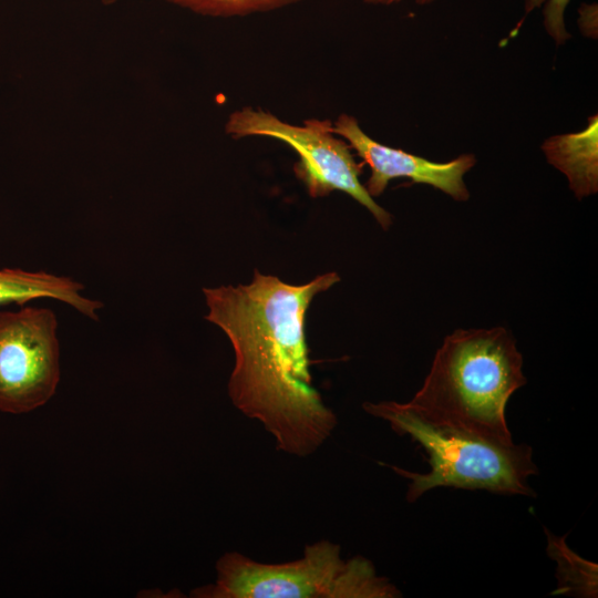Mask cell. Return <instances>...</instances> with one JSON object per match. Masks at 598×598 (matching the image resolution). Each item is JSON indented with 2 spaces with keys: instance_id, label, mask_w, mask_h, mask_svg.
Returning <instances> with one entry per match:
<instances>
[{
  "instance_id": "obj_1",
  "label": "cell",
  "mask_w": 598,
  "mask_h": 598,
  "mask_svg": "<svg viewBox=\"0 0 598 598\" xmlns=\"http://www.w3.org/2000/svg\"><path fill=\"white\" fill-rule=\"evenodd\" d=\"M340 281L322 274L295 286L257 269L248 285L204 288L208 313L231 342L228 395L245 416L275 439L278 450L306 457L331 436L338 420L312 385L306 313L312 299Z\"/></svg>"
},
{
  "instance_id": "obj_2",
  "label": "cell",
  "mask_w": 598,
  "mask_h": 598,
  "mask_svg": "<svg viewBox=\"0 0 598 598\" xmlns=\"http://www.w3.org/2000/svg\"><path fill=\"white\" fill-rule=\"evenodd\" d=\"M525 383L523 357L507 329H457L444 338L423 385L403 404L435 429L509 446L505 409Z\"/></svg>"
},
{
  "instance_id": "obj_3",
  "label": "cell",
  "mask_w": 598,
  "mask_h": 598,
  "mask_svg": "<svg viewBox=\"0 0 598 598\" xmlns=\"http://www.w3.org/2000/svg\"><path fill=\"white\" fill-rule=\"evenodd\" d=\"M216 581L192 591L198 598H392L399 590L363 557L343 559L328 539L306 546L299 559L260 563L237 551L216 563Z\"/></svg>"
},
{
  "instance_id": "obj_4",
  "label": "cell",
  "mask_w": 598,
  "mask_h": 598,
  "mask_svg": "<svg viewBox=\"0 0 598 598\" xmlns=\"http://www.w3.org/2000/svg\"><path fill=\"white\" fill-rule=\"evenodd\" d=\"M363 409L388 421L398 434H409L429 454L431 471L425 474L393 467L411 481L406 493L409 502L440 486L535 496L527 478L538 474V468L529 445L499 446L445 432L426 424L403 403L394 401L367 402Z\"/></svg>"
},
{
  "instance_id": "obj_5",
  "label": "cell",
  "mask_w": 598,
  "mask_h": 598,
  "mask_svg": "<svg viewBox=\"0 0 598 598\" xmlns=\"http://www.w3.org/2000/svg\"><path fill=\"white\" fill-rule=\"evenodd\" d=\"M331 127L329 120L310 118L295 125L267 111L246 106L228 116L225 131L237 140L262 136L283 142L297 153L299 161L293 171L311 197L343 192L364 206L383 229H389L391 214L374 202L360 182L364 165L355 161L349 144Z\"/></svg>"
},
{
  "instance_id": "obj_6",
  "label": "cell",
  "mask_w": 598,
  "mask_h": 598,
  "mask_svg": "<svg viewBox=\"0 0 598 598\" xmlns=\"http://www.w3.org/2000/svg\"><path fill=\"white\" fill-rule=\"evenodd\" d=\"M58 319L53 310H0V411L23 414L44 405L60 381Z\"/></svg>"
},
{
  "instance_id": "obj_7",
  "label": "cell",
  "mask_w": 598,
  "mask_h": 598,
  "mask_svg": "<svg viewBox=\"0 0 598 598\" xmlns=\"http://www.w3.org/2000/svg\"><path fill=\"white\" fill-rule=\"evenodd\" d=\"M331 130L370 167L371 174L363 185L371 197L382 195L392 179L404 177L440 189L457 202L470 198L464 176L476 163L473 154L444 163L432 162L374 141L362 131L357 118L348 114L339 115Z\"/></svg>"
},
{
  "instance_id": "obj_8",
  "label": "cell",
  "mask_w": 598,
  "mask_h": 598,
  "mask_svg": "<svg viewBox=\"0 0 598 598\" xmlns=\"http://www.w3.org/2000/svg\"><path fill=\"white\" fill-rule=\"evenodd\" d=\"M84 288L79 281L47 271H28L20 268L0 269V307L9 303L23 305L39 298L62 301L83 316L99 320L103 303L81 295Z\"/></svg>"
},
{
  "instance_id": "obj_9",
  "label": "cell",
  "mask_w": 598,
  "mask_h": 598,
  "mask_svg": "<svg viewBox=\"0 0 598 598\" xmlns=\"http://www.w3.org/2000/svg\"><path fill=\"white\" fill-rule=\"evenodd\" d=\"M549 164L568 179L574 195L581 199L598 190L597 115L585 130L546 140L542 146Z\"/></svg>"
},
{
  "instance_id": "obj_10",
  "label": "cell",
  "mask_w": 598,
  "mask_h": 598,
  "mask_svg": "<svg viewBox=\"0 0 598 598\" xmlns=\"http://www.w3.org/2000/svg\"><path fill=\"white\" fill-rule=\"evenodd\" d=\"M548 535V554L558 563L559 592L597 594V565L573 553L564 538Z\"/></svg>"
},
{
  "instance_id": "obj_11",
  "label": "cell",
  "mask_w": 598,
  "mask_h": 598,
  "mask_svg": "<svg viewBox=\"0 0 598 598\" xmlns=\"http://www.w3.org/2000/svg\"><path fill=\"white\" fill-rule=\"evenodd\" d=\"M210 17H238L276 10L302 0H165Z\"/></svg>"
},
{
  "instance_id": "obj_12",
  "label": "cell",
  "mask_w": 598,
  "mask_h": 598,
  "mask_svg": "<svg viewBox=\"0 0 598 598\" xmlns=\"http://www.w3.org/2000/svg\"><path fill=\"white\" fill-rule=\"evenodd\" d=\"M544 2L545 0H525L524 18ZM570 0H547L543 11L545 30L557 44H564L570 39L565 27V10Z\"/></svg>"
},
{
  "instance_id": "obj_13",
  "label": "cell",
  "mask_w": 598,
  "mask_h": 598,
  "mask_svg": "<svg viewBox=\"0 0 598 598\" xmlns=\"http://www.w3.org/2000/svg\"><path fill=\"white\" fill-rule=\"evenodd\" d=\"M597 6L596 4H582L580 8L579 24L582 32H594L597 29Z\"/></svg>"
},
{
  "instance_id": "obj_14",
  "label": "cell",
  "mask_w": 598,
  "mask_h": 598,
  "mask_svg": "<svg viewBox=\"0 0 598 598\" xmlns=\"http://www.w3.org/2000/svg\"><path fill=\"white\" fill-rule=\"evenodd\" d=\"M402 1L404 0H364L365 3L373 4V6H391L394 3H400ZM413 1L420 6H423V4H429L435 0H413Z\"/></svg>"
},
{
  "instance_id": "obj_15",
  "label": "cell",
  "mask_w": 598,
  "mask_h": 598,
  "mask_svg": "<svg viewBox=\"0 0 598 598\" xmlns=\"http://www.w3.org/2000/svg\"><path fill=\"white\" fill-rule=\"evenodd\" d=\"M100 1L105 6H111V4L115 3L117 0H100Z\"/></svg>"
}]
</instances>
